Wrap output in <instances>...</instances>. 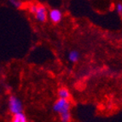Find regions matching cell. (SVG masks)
Here are the masks:
<instances>
[{
  "label": "cell",
  "instance_id": "6da1fadb",
  "mask_svg": "<svg viewBox=\"0 0 122 122\" xmlns=\"http://www.w3.org/2000/svg\"><path fill=\"white\" fill-rule=\"evenodd\" d=\"M70 107H71V104H70L69 100H67V99L59 98L57 101L54 103L53 109L55 112L61 114H63V113L69 112Z\"/></svg>",
  "mask_w": 122,
  "mask_h": 122
},
{
  "label": "cell",
  "instance_id": "7a4b0ae2",
  "mask_svg": "<svg viewBox=\"0 0 122 122\" xmlns=\"http://www.w3.org/2000/svg\"><path fill=\"white\" fill-rule=\"evenodd\" d=\"M9 107H10V111L13 114L21 113L23 110L22 103L18 97H15V96L10 97V100H9Z\"/></svg>",
  "mask_w": 122,
  "mask_h": 122
},
{
  "label": "cell",
  "instance_id": "3957f363",
  "mask_svg": "<svg viewBox=\"0 0 122 122\" xmlns=\"http://www.w3.org/2000/svg\"><path fill=\"white\" fill-rule=\"evenodd\" d=\"M35 18L39 22H45L47 19V10L44 6H38V10L35 12Z\"/></svg>",
  "mask_w": 122,
  "mask_h": 122
},
{
  "label": "cell",
  "instance_id": "277c9868",
  "mask_svg": "<svg viewBox=\"0 0 122 122\" xmlns=\"http://www.w3.org/2000/svg\"><path fill=\"white\" fill-rule=\"evenodd\" d=\"M62 18V14H61V10H51L50 11V19L51 20L52 22L54 23H59L61 20Z\"/></svg>",
  "mask_w": 122,
  "mask_h": 122
},
{
  "label": "cell",
  "instance_id": "5b68a950",
  "mask_svg": "<svg viewBox=\"0 0 122 122\" xmlns=\"http://www.w3.org/2000/svg\"><path fill=\"white\" fill-rule=\"evenodd\" d=\"M11 122H28V121H27V119L26 117V115L21 112L14 114V117L12 119Z\"/></svg>",
  "mask_w": 122,
  "mask_h": 122
},
{
  "label": "cell",
  "instance_id": "8992f818",
  "mask_svg": "<svg viewBox=\"0 0 122 122\" xmlns=\"http://www.w3.org/2000/svg\"><path fill=\"white\" fill-rule=\"evenodd\" d=\"M79 53L76 50H72V51L69 52L68 53V59L73 62V63H75L79 60Z\"/></svg>",
  "mask_w": 122,
  "mask_h": 122
},
{
  "label": "cell",
  "instance_id": "52a82bcc",
  "mask_svg": "<svg viewBox=\"0 0 122 122\" xmlns=\"http://www.w3.org/2000/svg\"><path fill=\"white\" fill-rule=\"evenodd\" d=\"M58 96H59V98L69 100V98H70V92H69L67 88H61L58 91Z\"/></svg>",
  "mask_w": 122,
  "mask_h": 122
},
{
  "label": "cell",
  "instance_id": "ba28073f",
  "mask_svg": "<svg viewBox=\"0 0 122 122\" xmlns=\"http://www.w3.org/2000/svg\"><path fill=\"white\" fill-rule=\"evenodd\" d=\"M61 122H69L71 120V114L70 112H66L60 114Z\"/></svg>",
  "mask_w": 122,
  "mask_h": 122
},
{
  "label": "cell",
  "instance_id": "9c48e42d",
  "mask_svg": "<svg viewBox=\"0 0 122 122\" xmlns=\"http://www.w3.org/2000/svg\"><path fill=\"white\" fill-rule=\"evenodd\" d=\"M9 2L13 7L16 8V9H20L22 6V2L21 0H9Z\"/></svg>",
  "mask_w": 122,
  "mask_h": 122
},
{
  "label": "cell",
  "instance_id": "30bf717a",
  "mask_svg": "<svg viewBox=\"0 0 122 122\" xmlns=\"http://www.w3.org/2000/svg\"><path fill=\"white\" fill-rule=\"evenodd\" d=\"M38 6L37 4H32V5L29 7V10H30V12L32 14H35V12L37 11V10H38Z\"/></svg>",
  "mask_w": 122,
  "mask_h": 122
},
{
  "label": "cell",
  "instance_id": "8fae6325",
  "mask_svg": "<svg viewBox=\"0 0 122 122\" xmlns=\"http://www.w3.org/2000/svg\"><path fill=\"white\" fill-rule=\"evenodd\" d=\"M116 11H117V13H118L119 15H121V14H122V4H121V3H118V4H117Z\"/></svg>",
  "mask_w": 122,
  "mask_h": 122
}]
</instances>
